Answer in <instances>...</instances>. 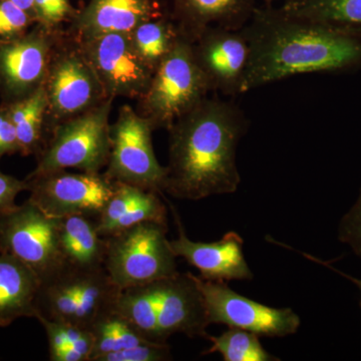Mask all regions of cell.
I'll list each match as a JSON object with an SVG mask.
<instances>
[{"label":"cell","instance_id":"ba28073f","mask_svg":"<svg viewBox=\"0 0 361 361\" xmlns=\"http://www.w3.org/2000/svg\"><path fill=\"white\" fill-rule=\"evenodd\" d=\"M154 130L148 118L123 104L115 123L111 125L110 158L104 176L113 182L161 193L166 167L160 165L154 152Z\"/></svg>","mask_w":361,"mask_h":361},{"label":"cell","instance_id":"ac0fdd59","mask_svg":"<svg viewBox=\"0 0 361 361\" xmlns=\"http://www.w3.org/2000/svg\"><path fill=\"white\" fill-rule=\"evenodd\" d=\"M159 192L123 182H114V192L97 219L104 238L147 221L167 224V207Z\"/></svg>","mask_w":361,"mask_h":361},{"label":"cell","instance_id":"e575fe53","mask_svg":"<svg viewBox=\"0 0 361 361\" xmlns=\"http://www.w3.org/2000/svg\"><path fill=\"white\" fill-rule=\"evenodd\" d=\"M13 2L16 6L20 7L26 13L30 14V16L35 20V0H9Z\"/></svg>","mask_w":361,"mask_h":361},{"label":"cell","instance_id":"f1b7e54d","mask_svg":"<svg viewBox=\"0 0 361 361\" xmlns=\"http://www.w3.org/2000/svg\"><path fill=\"white\" fill-rule=\"evenodd\" d=\"M171 346L167 342H147L132 348L101 356L96 361H168L172 360Z\"/></svg>","mask_w":361,"mask_h":361},{"label":"cell","instance_id":"6da1fadb","mask_svg":"<svg viewBox=\"0 0 361 361\" xmlns=\"http://www.w3.org/2000/svg\"><path fill=\"white\" fill-rule=\"evenodd\" d=\"M242 32L250 59L243 94L293 75L361 71V32L307 20L264 4Z\"/></svg>","mask_w":361,"mask_h":361},{"label":"cell","instance_id":"2e32d148","mask_svg":"<svg viewBox=\"0 0 361 361\" xmlns=\"http://www.w3.org/2000/svg\"><path fill=\"white\" fill-rule=\"evenodd\" d=\"M166 16L158 0H90L71 21L78 39L104 33H129L142 23Z\"/></svg>","mask_w":361,"mask_h":361},{"label":"cell","instance_id":"4dcf8cb0","mask_svg":"<svg viewBox=\"0 0 361 361\" xmlns=\"http://www.w3.org/2000/svg\"><path fill=\"white\" fill-rule=\"evenodd\" d=\"M337 239L361 260V185L355 203L339 221Z\"/></svg>","mask_w":361,"mask_h":361},{"label":"cell","instance_id":"d6a6232c","mask_svg":"<svg viewBox=\"0 0 361 361\" xmlns=\"http://www.w3.org/2000/svg\"><path fill=\"white\" fill-rule=\"evenodd\" d=\"M23 191H27L25 180L4 174L0 170V212L16 207V197Z\"/></svg>","mask_w":361,"mask_h":361},{"label":"cell","instance_id":"3957f363","mask_svg":"<svg viewBox=\"0 0 361 361\" xmlns=\"http://www.w3.org/2000/svg\"><path fill=\"white\" fill-rule=\"evenodd\" d=\"M113 97L92 110L59 123L51 130L44 149L37 157V167L27 177L77 169L80 172L101 173L111 152L110 114Z\"/></svg>","mask_w":361,"mask_h":361},{"label":"cell","instance_id":"7c38bea8","mask_svg":"<svg viewBox=\"0 0 361 361\" xmlns=\"http://www.w3.org/2000/svg\"><path fill=\"white\" fill-rule=\"evenodd\" d=\"M75 39L106 96L140 99L146 94L155 71L137 54L130 33H104Z\"/></svg>","mask_w":361,"mask_h":361},{"label":"cell","instance_id":"7a4b0ae2","mask_svg":"<svg viewBox=\"0 0 361 361\" xmlns=\"http://www.w3.org/2000/svg\"><path fill=\"white\" fill-rule=\"evenodd\" d=\"M168 130L169 161L161 192L198 201L238 190L237 149L248 121L237 104L207 97Z\"/></svg>","mask_w":361,"mask_h":361},{"label":"cell","instance_id":"52a82bcc","mask_svg":"<svg viewBox=\"0 0 361 361\" xmlns=\"http://www.w3.org/2000/svg\"><path fill=\"white\" fill-rule=\"evenodd\" d=\"M59 218L49 217L27 199L0 212V254L13 256L45 282L63 269Z\"/></svg>","mask_w":361,"mask_h":361},{"label":"cell","instance_id":"5b68a950","mask_svg":"<svg viewBox=\"0 0 361 361\" xmlns=\"http://www.w3.org/2000/svg\"><path fill=\"white\" fill-rule=\"evenodd\" d=\"M208 82L195 58L193 42L180 35L172 51L161 61L137 113L157 129L168 130L210 92Z\"/></svg>","mask_w":361,"mask_h":361},{"label":"cell","instance_id":"5bb4252c","mask_svg":"<svg viewBox=\"0 0 361 361\" xmlns=\"http://www.w3.org/2000/svg\"><path fill=\"white\" fill-rule=\"evenodd\" d=\"M178 238L171 240L170 246L177 257L184 258L200 272V277L212 281L252 280V272L244 256V240L234 231L226 233L219 241L195 242L187 236L184 225L174 206H171Z\"/></svg>","mask_w":361,"mask_h":361},{"label":"cell","instance_id":"4fadbf2b","mask_svg":"<svg viewBox=\"0 0 361 361\" xmlns=\"http://www.w3.org/2000/svg\"><path fill=\"white\" fill-rule=\"evenodd\" d=\"M193 49L211 92L228 97L243 94L250 47L241 30L209 28L195 40Z\"/></svg>","mask_w":361,"mask_h":361},{"label":"cell","instance_id":"f546056e","mask_svg":"<svg viewBox=\"0 0 361 361\" xmlns=\"http://www.w3.org/2000/svg\"><path fill=\"white\" fill-rule=\"evenodd\" d=\"M30 14L9 0H0V40L16 39L35 25Z\"/></svg>","mask_w":361,"mask_h":361},{"label":"cell","instance_id":"8992f818","mask_svg":"<svg viewBox=\"0 0 361 361\" xmlns=\"http://www.w3.org/2000/svg\"><path fill=\"white\" fill-rule=\"evenodd\" d=\"M44 89L47 137L59 123L92 110L109 99L78 39L70 32H63L56 45Z\"/></svg>","mask_w":361,"mask_h":361},{"label":"cell","instance_id":"ffe728a7","mask_svg":"<svg viewBox=\"0 0 361 361\" xmlns=\"http://www.w3.org/2000/svg\"><path fill=\"white\" fill-rule=\"evenodd\" d=\"M40 287L39 276L27 266L0 254V327L20 317H37Z\"/></svg>","mask_w":361,"mask_h":361},{"label":"cell","instance_id":"d4e9b609","mask_svg":"<svg viewBox=\"0 0 361 361\" xmlns=\"http://www.w3.org/2000/svg\"><path fill=\"white\" fill-rule=\"evenodd\" d=\"M94 334V346L90 361H96L101 356L132 348L149 341L115 307L99 316L90 325Z\"/></svg>","mask_w":361,"mask_h":361},{"label":"cell","instance_id":"d6986e66","mask_svg":"<svg viewBox=\"0 0 361 361\" xmlns=\"http://www.w3.org/2000/svg\"><path fill=\"white\" fill-rule=\"evenodd\" d=\"M58 242L63 267L82 272L104 269L106 242L97 232L94 218L85 215L59 218Z\"/></svg>","mask_w":361,"mask_h":361},{"label":"cell","instance_id":"9a60e30c","mask_svg":"<svg viewBox=\"0 0 361 361\" xmlns=\"http://www.w3.org/2000/svg\"><path fill=\"white\" fill-rule=\"evenodd\" d=\"M158 290L159 339L167 342L175 334L208 339L210 326L205 301L192 273L156 281Z\"/></svg>","mask_w":361,"mask_h":361},{"label":"cell","instance_id":"277c9868","mask_svg":"<svg viewBox=\"0 0 361 361\" xmlns=\"http://www.w3.org/2000/svg\"><path fill=\"white\" fill-rule=\"evenodd\" d=\"M168 224L147 221L106 237L104 269L121 289L153 283L179 274Z\"/></svg>","mask_w":361,"mask_h":361},{"label":"cell","instance_id":"1f68e13d","mask_svg":"<svg viewBox=\"0 0 361 361\" xmlns=\"http://www.w3.org/2000/svg\"><path fill=\"white\" fill-rule=\"evenodd\" d=\"M16 128L11 122L6 104H0V158L6 155L20 154Z\"/></svg>","mask_w":361,"mask_h":361},{"label":"cell","instance_id":"7402d4cb","mask_svg":"<svg viewBox=\"0 0 361 361\" xmlns=\"http://www.w3.org/2000/svg\"><path fill=\"white\" fill-rule=\"evenodd\" d=\"M285 13L361 32V0H286Z\"/></svg>","mask_w":361,"mask_h":361},{"label":"cell","instance_id":"836d02e7","mask_svg":"<svg viewBox=\"0 0 361 361\" xmlns=\"http://www.w3.org/2000/svg\"><path fill=\"white\" fill-rule=\"evenodd\" d=\"M304 256V257L307 258L308 260L312 261V262L317 263V264L324 266V267L329 268V269L334 271L336 274L341 275V277L345 278V279L349 280V281L353 282V284L357 287L358 290L360 292L361 296V279L360 278H356L355 276H351V275L348 274V273L342 272V271L337 269V268L334 267L331 263L329 262V261L322 260V259L315 257V256L310 255L308 253H301ZM360 307H361V298H360Z\"/></svg>","mask_w":361,"mask_h":361},{"label":"cell","instance_id":"484cf974","mask_svg":"<svg viewBox=\"0 0 361 361\" xmlns=\"http://www.w3.org/2000/svg\"><path fill=\"white\" fill-rule=\"evenodd\" d=\"M208 341L212 345L203 355L219 353L224 361H280L263 348L257 334L248 330L229 327L220 336H209Z\"/></svg>","mask_w":361,"mask_h":361},{"label":"cell","instance_id":"e0dca14e","mask_svg":"<svg viewBox=\"0 0 361 361\" xmlns=\"http://www.w3.org/2000/svg\"><path fill=\"white\" fill-rule=\"evenodd\" d=\"M256 8V0H171L168 16L180 35L194 42L209 28L242 30Z\"/></svg>","mask_w":361,"mask_h":361},{"label":"cell","instance_id":"cb8c5ba5","mask_svg":"<svg viewBox=\"0 0 361 361\" xmlns=\"http://www.w3.org/2000/svg\"><path fill=\"white\" fill-rule=\"evenodd\" d=\"M137 54L146 65L156 71L161 61L172 51L180 33L170 16H161L142 23L130 33Z\"/></svg>","mask_w":361,"mask_h":361},{"label":"cell","instance_id":"603a6c76","mask_svg":"<svg viewBox=\"0 0 361 361\" xmlns=\"http://www.w3.org/2000/svg\"><path fill=\"white\" fill-rule=\"evenodd\" d=\"M115 310L127 318L148 341L165 343L159 339L156 282L123 289L116 300Z\"/></svg>","mask_w":361,"mask_h":361},{"label":"cell","instance_id":"44dd1931","mask_svg":"<svg viewBox=\"0 0 361 361\" xmlns=\"http://www.w3.org/2000/svg\"><path fill=\"white\" fill-rule=\"evenodd\" d=\"M6 106L16 128L20 155L39 156L47 140V97L44 85L30 97Z\"/></svg>","mask_w":361,"mask_h":361},{"label":"cell","instance_id":"d590c367","mask_svg":"<svg viewBox=\"0 0 361 361\" xmlns=\"http://www.w3.org/2000/svg\"><path fill=\"white\" fill-rule=\"evenodd\" d=\"M263 1H264L265 4H271L274 0H263Z\"/></svg>","mask_w":361,"mask_h":361},{"label":"cell","instance_id":"83f0119b","mask_svg":"<svg viewBox=\"0 0 361 361\" xmlns=\"http://www.w3.org/2000/svg\"><path fill=\"white\" fill-rule=\"evenodd\" d=\"M35 11L37 23L49 30L61 28L78 13L71 0H35Z\"/></svg>","mask_w":361,"mask_h":361},{"label":"cell","instance_id":"9c48e42d","mask_svg":"<svg viewBox=\"0 0 361 361\" xmlns=\"http://www.w3.org/2000/svg\"><path fill=\"white\" fill-rule=\"evenodd\" d=\"M61 28L35 23L16 39L0 40V97L8 104L30 97L44 85Z\"/></svg>","mask_w":361,"mask_h":361},{"label":"cell","instance_id":"8fae6325","mask_svg":"<svg viewBox=\"0 0 361 361\" xmlns=\"http://www.w3.org/2000/svg\"><path fill=\"white\" fill-rule=\"evenodd\" d=\"M30 200L49 217L85 215L97 219L114 192L104 173H68L66 170L26 177Z\"/></svg>","mask_w":361,"mask_h":361},{"label":"cell","instance_id":"30bf717a","mask_svg":"<svg viewBox=\"0 0 361 361\" xmlns=\"http://www.w3.org/2000/svg\"><path fill=\"white\" fill-rule=\"evenodd\" d=\"M193 278L205 301L210 325L224 324L268 337L292 336L300 327V317L292 308L270 307L237 293L226 282L194 274Z\"/></svg>","mask_w":361,"mask_h":361},{"label":"cell","instance_id":"4316f807","mask_svg":"<svg viewBox=\"0 0 361 361\" xmlns=\"http://www.w3.org/2000/svg\"><path fill=\"white\" fill-rule=\"evenodd\" d=\"M44 326L49 341V360L59 351L73 348L90 361L94 350V334L89 329L78 326L68 322H54L44 317H37Z\"/></svg>","mask_w":361,"mask_h":361}]
</instances>
